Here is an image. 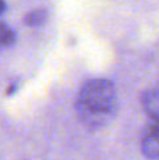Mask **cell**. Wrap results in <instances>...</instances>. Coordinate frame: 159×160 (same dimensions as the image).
<instances>
[{
	"mask_svg": "<svg viewBox=\"0 0 159 160\" xmlns=\"http://www.w3.org/2000/svg\"><path fill=\"white\" fill-rule=\"evenodd\" d=\"M141 150L151 160H159V122L152 121L141 136Z\"/></svg>",
	"mask_w": 159,
	"mask_h": 160,
	"instance_id": "2",
	"label": "cell"
},
{
	"mask_svg": "<svg viewBox=\"0 0 159 160\" xmlns=\"http://www.w3.org/2000/svg\"><path fill=\"white\" fill-rule=\"evenodd\" d=\"M76 115L90 129L107 125L115 115L117 90L110 80L93 79L80 88L75 104Z\"/></svg>",
	"mask_w": 159,
	"mask_h": 160,
	"instance_id": "1",
	"label": "cell"
},
{
	"mask_svg": "<svg viewBox=\"0 0 159 160\" xmlns=\"http://www.w3.org/2000/svg\"><path fill=\"white\" fill-rule=\"evenodd\" d=\"M47 11L44 8H35V10L30 11V13L25 16L24 22L30 27H38V25L44 24L45 20H47Z\"/></svg>",
	"mask_w": 159,
	"mask_h": 160,
	"instance_id": "5",
	"label": "cell"
},
{
	"mask_svg": "<svg viewBox=\"0 0 159 160\" xmlns=\"http://www.w3.org/2000/svg\"><path fill=\"white\" fill-rule=\"evenodd\" d=\"M3 10H4V2H3V0H0V14L3 13Z\"/></svg>",
	"mask_w": 159,
	"mask_h": 160,
	"instance_id": "6",
	"label": "cell"
},
{
	"mask_svg": "<svg viewBox=\"0 0 159 160\" xmlns=\"http://www.w3.org/2000/svg\"><path fill=\"white\" fill-rule=\"evenodd\" d=\"M14 31L4 22H0V52L11 47L14 42Z\"/></svg>",
	"mask_w": 159,
	"mask_h": 160,
	"instance_id": "4",
	"label": "cell"
},
{
	"mask_svg": "<svg viewBox=\"0 0 159 160\" xmlns=\"http://www.w3.org/2000/svg\"><path fill=\"white\" fill-rule=\"evenodd\" d=\"M141 104L146 115L151 117L152 121L159 122V82L142 94Z\"/></svg>",
	"mask_w": 159,
	"mask_h": 160,
	"instance_id": "3",
	"label": "cell"
}]
</instances>
